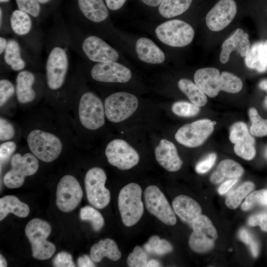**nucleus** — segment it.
I'll return each mask as SVG.
<instances>
[{
	"mask_svg": "<svg viewBox=\"0 0 267 267\" xmlns=\"http://www.w3.org/2000/svg\"><path fill=\"white\" fill-rule=\"evenodd\" d=\"M195 83L211 97L217 96L220 91L235 93L243 86L241 80L235 75L218 69L206 67L197 70L194 75Z\"/></svg>",
	"mask_w": 267,
	"mask_h": 267,
	"instance_id": "obj_1",
	"label": "nucleus"
},
{
	"mask_svg": "<svg viewBox=\"0 0 267 267\" xmlns=\"http://www.w3.org/2000/svg\"><path fill=\"white\" fill-rule=\"evenodd\" d=\"M51 230L50 225L39 218L32 219L26 224L25 232L31 245L32 256L34 258L45 260L55 253V246L46 239Z\"/></svg>",
	"mask_w": 267,
	"mask_h": 267,
	"instance_id": "obj_2",
	"label": "nucleus"
},
{
	"mask_svg": "<svg viewBox=\"0 0 267 267\" xmlns=\"http://www.w3.org/2000/svg\"><path fill=\"white\" fill-rule=\"evenodd\" d=\"M142 189L137 183L132 182L124 186L118 196V207L123 223L126 226L136 224L141 218L143 203Z\"/></svg>",
	"mask_w": 267,
	"mask_h": 267,
	"instance_id": "obj_3",
	"label": "nucleus"
},
{
	"mask_svg": "<svg viewBox=\"0 0 267 267\" xmlns=\"http://www.w3.org/2000/svg\"><path fill=\"white\" fill-rule=\"evenodd\" d=\"M27 143L32 153L39 159L44 162H50L60 155L62 144L54 134L34 130L28 134Z\"/></svg>",
	"mask_w": 267,
	"mask_h": 267,
	"instance_id": "obj_4",
	"label": "nucleus"
},
{
	"mask_svg": "<svg viewBox=\"0 0 267 267\" xmlns=\"http://www.w3.org/2000/svg\"><path fill=\"white\" fill-rule=\"evenodd\" d=\"M155 33L163 43L173 47H183L191 43L194 36L192 26L181 20L173 19L157 27Z\"/></svg>",
	"mask_w": 267,
	"mask_h": 267,
	"instance_id": "obj_5",
	"label": "nucleus"
},
{
	"mask_svg": "<svg viewBox=\"0 0 267 267\" xmlns=\"http://www.w3.org/2000/svg\"><path fill=\"white\" fill-rule=\"evenodd\" d=\"M10 164L11 169L5 174L3 182L11 189L22 186L25 177L35 174L39 168L37 158L30 153L23 156L19 153L15 154L11 157Z\"/></svg>",
	"mask_w": 267,
	"mask_h": 267,
	"instance_id": "obj_6",
	"label": "nucleus"
},
{
	"mask_svg": "<svg viewBox=\"0 0 267 267\" xmlns=\"http://www.w3.org/2000/svg\"><path fill=\"white\" fill-rule=\"evenodd\" d=\"M138 105V99L134 95L127 92H115L105 99V116L112 123H120L131 117Z\"/></svg>",
	"mask_w": 267,
	"mask_h": 267,
	"instance_id": "obj_7",
	"label": "nucleus"
},
{
	"mask_svg": "<svg viewBox=\"0 0 267 267\" xmlns=\"http://www.w3.org/2000/svg\"><path fill=\"white\" fill-rule=\"evenodd\" d=\"M107 177L104 171L99 167H93L87 172L85 185L89 202L94 207L101 209L110 201V193L105 186Z\"/></svg>",
	"mask_w": 267,
	"mask_h": 267,
	"instance_id": "obj_8",
	"label": "nucleus"
},
{
	"mask_svg": "<svg viewBox=\"0 0 267 267\" xmlns=\"http://www.w3.org/2000/svg\"><path fill=\"white\" fill-rule=\"evenodd\" d=\"M105 109L101 99L95 94L87 92L80 98L79 117L81 123L90 130H97L105 124Z\"/></svg>",
	"mask_w": 267,
	"mask_h": 267,
	"instance_id": "obj_9",
	"label": "nucleus"
},
{
	"mask_svg": "<svg viewBox=\"0 0 267 267\" xmlns=\"http://www.w3.org/2000/svg\"><path fill=\"white\" fill-rule=\"evenodd\" d=\"M193 231L189 239L190 248L197 253L212 249L218 238L217 231L210 219L201 215L191 224Z\"/></svg>",
	"mask_w": 267,
	"mask_h": 267,
	"instance_id": "obj_10",
	"label": "nucleus"
},
{
	"mask_svg": "<svg viewBox=\"0 0 267 267\" xmlns=\"http://www.w3.org/2000/svg\"><path fill=\"white\" fill-rule=\"evenodd\" d=\"M216 122L202 119L187 124L178 129L175 138L179 144L189 148L202 145L214 130Z\"/></svg>",
	"mask_w": 267,
	"mask_h": 267,
	"instance_id": "obj_11",
	"label": "nucleus"
},
{
	"mask_svg": "<svg viewBox=\"0 0 267 267\" xmlns=\"http://www.w3.org/2000/svg\"><path fill=\"white\" fill-rule=\"evenodd\" d=\"M105 154L108 163L121 170H129L139 161L136 150L126 141L115 139L107 145Z\"/></svg>",
	"mask_w": 267,
	"mask_h": 267,
	"instance_id": "obj_12",
	"label": "nucleus"
},
{
	"mask_svg": "<svg viewBox=\"0 0 267 267\" xmlns=\"http://www.w3.org/2000/svg\"><path fill=\"white\" fill-rule=\"evenodd\" d=\"M147 211L163 223L173 225L176 223L175 213L160 189L156 185L147 186L144 192Z\"/></svg>",
	"mask_w": 267,
	"mask_h": 267,
	"instance_id": "obj_13",
	"label": "nucleus"
},
{
	"mask_svg": "<svg viewBox=\"0 0 267 267\" xmlns=\"http://www.w3.org/2000/svg\"><path fill=\"white\" fill-rule=\"evenodd\" d=\"M56 194L57 207L61 211L67 213L77 207L82 199L83 192L77 179L67 175L59 181Z\"/></svg>",
	"mask_w": 267,
	"mask_h": 267,
	"instance_id": "obj_14",
	"label": "nucleus"
},
{
	"mask_svg": "<svg viewBox=\"0 0 267 267\" xmlns=\"http://www.w3.org/2000/svg\"><path fill=\"white\" fill-rule=\"evenodd\" d=\"M69 61L65 51L54 47L48 55L46 63V77L48 88L56 90L63 85L67 72Z\"/></svg>",
	"mask_w": 267,
	"mask_h": 267,
	"instance_id": "obj_15",
	"label": "nucleus"
},
{
	"mask_svg": "<svg viewBox=\"0 0 267 267\" xmlns=\"http://www.w3.org/2000/svg\"><path fill=\"white\" fill-rule=\"evenodd\" d=\"M236 12L234 0H220L207 13L206 25L211 31H221L231 22Z\"/></svg>",
	"mask_w": 267,
	"mask_h": 267,
	"instance_id": "obj_16",
	"label": "nucleus"
},
{
	"mask_svg": "<svg viewBox=\"0 0 267 267\" xmlns=\"http://www.w3.org/2000/svg\"><path fill=\"white\" fill-rule=\"evenodd\" d=\"M91 76L98 82L124 83L131 80L132 74L125 65L112 61L94 65L91 70Z\"/></svg>",
	"mask_w": 267,
	"mask_h": 267,
	"instance_id": "obj_17",
	"label": "nucleus"
},
{
	"mask_svg": "<svg viewBox=\"0 0 267 267\" xmlns=\"http://www.w3.org/2000/svg\"><path fill=\"white\" fill-rule=\"evenodd\" d=\"M82 49L88 58L93 62L106 63L116 61L117 51L101 38L90 36L85 39Z\"/></svg>",
	"mask_w": 267,
	"mask_h": 267,
	"instance_id": "obj_18",
	"label": "nucleus"
},
{
	"mask_svg": "<svg viewBox=\"0 0 267 267\" xmlns=\"http://www.w3.org/2000/svg\"><path fill=\"white\" fill-rule=\"evenodd\" d=\"M155 156L158 163L169 172H176L181 167L183 162L177 149L171 141L162 139L155 148Z\"/></svg>",
	"mask_w": 267,
	"mask_h": 267,
	"instance_id": "obj_19",
	"label": "nucleus"
},
{
	"mask_svg": "<svg viewBox=\"0 0 267 267\" xmlns=\"http://www.w3.org/2000/svg\"><path fill=\"white\" fill-rule=\"evenodd\" d=\"M249 36L242 29H236L234 33L224 41L222 45L220 60L225 64L229 60L232 51H237L242 57H245L250 49Z\"/></svg>",
	"mask_w": 267,
	"mask_h": 267,
	"instance_id": "obj_20",
	"label": "nucleus"
},
{
	"mask_svg": "<svg viewBox=\"0 0 267 267\" xmlns=\"http://www.w3.org/2000/svg\"><path fill=\"white\" fill-rule=\"evenodd\" d=\"M173 210L184 222L190 225L201 215L200 205L191 197L180 195L173 201Z\"/></svg>",
	"mask_w": 267,
	"mask_h": 267,
	"instance_id": "obj_21",
	"label": "nucleus"
},
{
	"mask_svg": "<svg viewBox=\"0 0 267 267\" xmlns=\"http://www.w3.org/2000/svg\"><path fill=\"white\" fill-rule=\"evenodd\" d=\"M135 51L138 57L149 64H161L165 60L163 51L150 39L141 37L135 43Z\"/></svg>",
	"mask_w": 267,
	"mask_h": 267,
	"instance_id": "obj_22",
	"label": "nucleus"
},
{
	"mask_svg": "<svg viewBox=\"0 0 267 267\" xmlns=\"http://www.w3.org/2000/svg\"><path fill=\"white\" fill-rule=\"evenodd\" d=\"M35 82L34 74L27 70L18 73L16 78V92L19 102L25 104L34 100L36 92L32 88Z\"/></svg>",
	"mask_w": 267,
	"mask_h": 267,
	"instance_id": "obj_23",
	"label": "nucleus"
},
{
	"mask_svg": "<svg viewBox=\"0 0 267 267\" xmlns=\"http://www.w3.org/2000/svg\"><path fill=\"white\" fill-rule=\"evenodd\" d=\"M90 256L94 262H99L104 257L116 261L121 258V253L114 240L106 238L91 246Z\"/></svg>",
	"mask_w": 267,
	"mask_h": 267,
	"instance_id": "obj_24",
	"label": "nucleus"
},
{
	"mask_svg": "<svg viewBox=\"0 0 267 267\" xmlns=\"http://www.w3.org/2000/svg\"><path fill=\"white\" fill-rule=\"evenodd\" d=\"M79 7L83 15L94 22L105 20L108 11L103 0H78Z\"/></svg>",
	"mask_w": 267,
	"mask_h": 267,
	"instance_id": "obj_25",
	"label": "nucleus"
},
{
	"mask_svg": "<svg viewBox=\"0 0 267 267\" xmlns=\"http://www.w3.org/2000/svg\"><path fill=\"white\" fill-rule=\"evenodd\" d=\"M244 173V169L235 161L225 159L221 161L217 170L210 177L211 181L217 184L222 181L224 178L238 179Z\"/></svg>",
	"mask_w": 267,
	"mask_h": 267,
	"instance_id": "obj_26",
	"label": "nucleus"
},
{
	"mask_svg": "<svg viewBox=\"0 0 267 267\" xmlns=\"http://www.w3.org/2000/svg\"><path fill=\"white\" fill-rule=\"evenodd\" d=\"M29 212L28 205L14 195H6L0 199V221L9 213H12L19 218H25L28 216Z\"/></svg>",
	"mask_w": 267,
	"mask_h": 267,
	"instance_id": "obj_27",
	"label": "nucleus"
},
{
	"mask_svg": "<svg viewBox=\"0 0 267 267\" xmlns=\"http://www.w3.org/2000/svg\"><path fill=\"white\" fill-rule=\"evenodd\" d=\"M245 62L247 67L262 73L267 70V57L264 43H255L249 49L245 57Z\"/></svg>",
	"mask_w": 267,
	"mask_h": 267,
	"instance_id": "obj_28",
	"label": "nucleus"
},
{
	"mask_svg": "<svg viewBox=\"0 0 267 267\" xmlns=\"http://www.w3.org/2000/svg\"><path fill=\"white\" fill-rule=\"evenodd\" d=\"M178 86L179 89L194 104L199 107L206 104L207 102L206 94L195 83L187 79L182 78L178 81Z\"/></svg>",
	"mask_w": 267,
	"mask_h": 267,
	"instance_id": "obj_29",
	"label": "nucleus"
},
{
	"mask_svg": "<svg viewBox=\"0 0 267 267\" xmlns=\"http://www.w3.org/2000/svg\"><path fill=\"white\" fill-rule=\"evenodd\" d=\"M192 0H163L158 11L165 18H172L182 14L190 7Z\"/></svg>",
	"mask_w": 267,
	"mask_h": 267,
	"instance_id": "obj_30",
	"label": "nucleus"
},
{
	"mask_svg": "<svg viewBox=\"0 0 267 267\" xmlns=\"http://www.w3.org/2000/svg\"><path fill=\"white\" fill-rule=\"evenodd\" d=\"M5 63L14 71H20L25 66V62L22 58L19 44L15 40H11L7 44L4 55Z\"/></svg>",
	"mask_w": 267,
	"mask_h": 267,
	"instance_id": "obj_31",
	"label": "nucleus"
},
{
	"mask_svg": "<svg viewBox=\"0 0 267 267\" xmlns=\"http://www.w3.org/2000/svg\"><path fill=\"white\" fill-rule=\"evenodd\" d=\"M11 27L17 35L23 36L27 34L32 27V21L29 14L17 9L13 11L11 15Z\"/></svg>",
	"mask_w": 267,
	"mask_h": 267,
	"instance_id": "obj_32",
	"label": "nucleus"
},
{
	"mask_svg": "<svg viewBox=\"0 0 267 267\" xmlns=\"http://www.w3.org/2000/svg\"><path fill=\"white\" fill-rule=\"evenodd\" d=\"M255 184L251 181H247L240 185L231 192L225 200V205L229 209L237 208L242 200L254 189Z\"/></svg>",
	"mask_w": 267,
	"mask_h": 267,
	"instance_id": "obj_33",
	"label": "nucleus"
},
{
	"mask_svg": "<svg viewBox=\"0 0 267 267\" xmlns=\"http://www.w3.org/2000/svg\"><path fill=\"white\" fill-rule=\"evenodd\" d=\"M229 139L234 144H255L254 138L250 134L246 125L242 122L235 123L231 128Z\"/></svg>",
	"mask_w": 267,
	"mask_h": 267,
	"instance_id": "obj_34",
	"label": "nucleus"
},
{
	"mask_svg": "<svg viewBox=\"0 0 267 267\" xmlns=\"http://www.w3.org/2000/svg\"><path fill=\"white\" fill-rule=\"evenodd\" d=\"M80 218L83 221L89 222L95 231H99L104 224V220L100 213L89 206L81 209Z\"/></svg>",
	"mask_w": 267,
	"mask_h": 267,
	"instance_id": "obj_35",
	"label": "nucleus"
},
{
	"mask_svg": "<svg viewBox=\"0 0 267 267\" xmlns=\"http://www.w3.org/2000/svg\"><path fill=\"white\" fill-rule=\"evenodd\" d=\"M249 115L252 124L250 128V133L256 136L267 135V119H263L255 108L249 110Z\"/></svg>",
	"mask_w": 267,
	"mask_h": 267,
	"instance_id": "obj_36",
	"label": "nucleus"
},
{
	"mask_svg": "<svg viewBox=\"0 0 267 267\" xmlns=\"http://www.w3.org/2000/svg\"><path fill=\"white\" fill-rule=\"evenodd\" d=\"M257 204L267 205V190L254 191L246 198L241 205L243 211H248Z\"/></svg>",
	"mask_w": 267,
	"mask_h": 267,
	"instance_id": "obj_37",
	"label": "nucleus"
},
{
	"mask_svg": "<svg viewBox=\"0 0 267 267\" xmlns=\"http://www.w3.org/2000/svg\"><path fill=\"white\" fill-rule=\"evenodd\" d=\"M172 110L177 116L189 117L196 115L200 111V108L192 103L178 101L173 104Z\"/></svg>",
	"mask_w": 267,
	"mask_h": 267,
	"instance_id": "obj_38",
	"label": "nucleus"
},
{
	"mask_svg": "<svg viewBox=\"0 0 267 267\" xmlns=\"http://www.w3.org/2000/svg\"><path fill=\"white\" fill-rule=\"evenodd\" d=\"M146 253L139 246H135L127 259V264L130 267H146L147 264Z\"/></svg>",
	"mask_w": 267,
	"mask_h": 267,
	"instance_id": "obj_39",
	"label": "nucleus"
},
{
	"mask_svg": "<svg viewBox=\"0 0 267 267\" xmlns=\"http://www.w3.org/2000/svg\"><path fill=\"white\" fill-rule=\"evenodd\" d=\"M18 9L31 16L38 17L40 13L41 7L37 0H15Z\"/></svg>",
	"mask_w": 267,
	"mask_h": 267,
	"instance_id": "obj_40",
	"label": "nucleus"
},
{
	"mask_svg": "<svg viewBox=\"0 0 267 267\" xmlns=\"http://www.w3.org/2000/svg\"><path fill=\"white\" fill-rule=\"evenodd\" d=\"M234 151L237 155L246 160L252 159L256 154L254 144L250 143L235 144Z\"/></svg>",
	"mask_w": 267,
	"mask_h": 267,
	"instance_id": "obj_41",
	"label": "nucleus"
},
{
	"mask_svg": "<svg viewBox=\"0 0 267 267\" xmlns=\"http://www.w3.org/2000/svg\"><path fill=\"white\" fill-rule=\"evenodd\" d=\"M13 84L9 80L2 79L0 81V106H2L14 93Z\"/></svg>",
	"mask_w": 267,
	"mask_h": 267,
	"instance_id": "obj_42",
	"label": "nucleus"
},
{
	"mask_svg": "<svg viewBox=\"0 0 267 267\" xmlns=\"http://www.w3.org/2000/svg\"><path fill=\"white\" fill-rule=\"evenodd\" d=\"M53 265L56 267H75L72 255L64 251L58 253L53 259Z\"/></svg>",
	"mask_w": 267,
	"mask_h": 267,
	"instance_id": "obj_43",
	"label": "nucleus"
},
{
	"mask_svg": "<svg viewBox=\"0 0 267 267\" xmlns=\"http://www.w3.org/2000/svg\"><path fill=\"white\" fill-rule=\"evenodd\" d=\"M15 134L13 125L5 119L0 118V140L6 141L12 138Z\"/></svg>",
	"mask_w": 267,
	"mask_h": 267,
	"instance_id": "obj_44",
	"label": "nucleus"
},
{
	"mask_svg": "<svg viewBox=\"0 0 267 267\" xmlns=\"http://www.w3.org/2000/svg\"><path fill=\"white\" fill-rule=\"evenodd\" d=\"M16 148V144L13 141L2 143L0 145V160L1 164L6 162L13 154Z\"/></svg>",
	"mask_w": 267,
	"mask_h": 267,
	"instance_id": "obj_45",
	"label": "nucleus"
},
{
	"mask_svg": "<svg viewBox=\"0 0 267 267\" xmlns=\"http://www.w3.org/2000/svg\"><path fill=\"white\" fill-rule=\"evenodd\" d=\"M217 156L215 153L209 154L206 158L199 162L196 166L195 170L198 174H205L212 167L214 164Z\"/></svg>",
	"mask_w": 267,
	"mask_h": 267,
	"instance_id": "obj_46",
	"label": "nucleus"
},
{
	"mask_svg": "<svg viewBox=\"0 0 267 267\" xmlns=\"http://www.w3.org/2000/svg\"><path fill=\"white\" fill-rule=\"evenodd\" d=\"M249 225H259L264 231L267 232V213H261L251 216L248 221Z\"/></svg>",
	"mask_w": 267,
	"mask_h": 267,
	"instance_id": "obj_47",
	"label": "nucleus"
},
{
	"mask_svg": "<svg viewBox=\"0 0 267 267\" xmlns=\"http://www.w3.org/2000/svg\"><path fill=\"white\" fill-rule=\"evenodd\" d=\"M173 250L172 245L166 240L160 239L156 246L154 254L164 255L171 252Z\"/></svg>",
	"mask_w": 267,
	"mask_h": 267,
	"instance_id": "obj_48",
	"label": "nucleus"
},
{
	"mask_svg": "<svg viewBox=\"0 0 267 267\" xmlns=\"http://www.w3.org/2000/svg\"><path fill=\"white\" fill-rule=\"evenodd\" d=\"M160 239V237L157 235L150 237L143 246L145 251L149 254H154L156 246Z\"/></svg>",
	"mask_w": 267,
	"mask_h": 267,
	"instance_id": "obj_49",
	"label": "nucleus"
},
{
	"mask_svg": "<svg viewBox=\"0 0 267 267\" xmlns=\"http://www.w3.org/2000/svg\"><path fill=\"white\" fill-rule=\"evenodd\" d=\"M90 256L88 255H83L77 259V265L79 267H93L95 264Z\"/></svg>",
	"mask_w": 267,
	"mask_h": 267,
	"instance_id": "obj_50",
	"label": "nucleus"
},
{
	"mask_svg": "<svg viewBox=\"0 0 267 267\" xmlns=\"http://www.w3.org/2000/svg\"><path fill=\"white\" fill-rule=\"evenodd\" d=\"M239 236L242 242L249 246L255 240L252 235L245 228L240 229L239 232Z\"/></svg>",
	"mask_w": 267,
	"mask_h": 267,
	"instance_id": "obj_51",
	"label": "nucleus"
},
{
	"mask_svg": "<svg viewBox=\"0 0 267 267\" xmlns=\"http://www.w3.org/2000/svg\"><path fill=\"white\" fill-rule=\"evenodd\" d=\"M237 179H229L224 182L219 188L218 192L220 195L225 194L237 182Z\"/></svg>",
	"mask_w": 267,
	"mask_h": 267,
	"instance_id": "obj_52",
	"label": "nucleus"
},
{
	"mask_svg": "<svg viewBox=\"0 0 267 267\" xmlns=\"http://www.w3.org/2000/svg\"><path fill=\"white\" fill-rule=\"evenodd\" d=\"M127 0H105L107 6L112 10H117L121 8Z\"/></svg>",
	"mask_w": 267,
	"mask_h": 267,
	"instance_id": "obj_53",
	"label": "nucleus"
},
{
	"mask_svg": "<svg viewBox=\"0 0 267 267\" xmlns=\"http://www.w3.org/2000/svg\"><path fill=\"white\" fill-rule=\"evenodd\" d=\"M163 0H141L145 4L151 6L156 7L160 4Z\"/></svg>",
	"mask_w": 267,
	"mask_h": 267,
	"instance_id": "obj_54",
	"label": "nucleus"
},
{
	"mask_svg": "<svg viewBox=\"0 0 267 267\" xmlns=\"http://www.w3.org/2000/svg\"><path fill=\"white\" fill-rule=\"evenodd\" d=\"M259 87L262 89L267 91V79H265L261 81L259 83ZM264 103L265 106L267 108V96H266Z\"/></svg>",
	"mask_w": 267,
	"mask_h": 267,
	"instance_id": "obj_55",
	"label": "nucleus"
},
{
	"mask_svg": "<svg viewBox=\"0 0 267 267\" xmlns=\"http://www.w3.org/2000/svg\"><path fill=\"white\" fill-rule=\"evenodd\" d=\"M6 40L3 37H0V53L1 54L5 49L7 45Z\"/></svg>",
	"mask_w": 267,
	"mask_h": 267,
	"instance_id": "obj_56",
	"label": "nucleus"
},
{
	"mask_svg": "<svg viewBox=\"0 0 267 267\" xmlns=\"http://www.w3.org/2000/svg\"><path fill=\"white\" fill-rule=\"evenodd\" d=\"M160 264L155 260H151L147 262V267H160Z\"/></svg>",
	"mask_w": 267,
	"mask_h": 267,
	"instance_id": "obj_57",
	"label": "nucleus"
},
{
	"mask_svg": "<svg viewBox=\"0 0 267 267\" xmlns=\"http://www.w3.org/2000/svg\"><path fill=\"white\" fill-rule=\"evenodd\" d=\"M7 264L6 260L2 255L1 254H0V267H7Z\"/></svg>",
	"mask_w": 267,
	"mask_h": 267,
	"instance_id": "obj_58",
	"label": "nucleus"
},
{
	"mask_svg": "<svg viewBox=\"0 0 267 267\" xmlns=\"http://www.w3.org/2000/svg\"><path fill=\"white\" fill-rule=\"evenodd\" d=\"M2 10L1 8H0V27L1 26L2 24Z\"/></svg>",
	"mask_w": 267,
	"mask_h": 267,
	"instance_id": "obj_59",
	"label": "nucleus"
},
{
	"mask_svg": "<svg viewBox=\"0 0 267 267\" xmlns=\"http://www.w3.org/2000/svg\"><path fill=\"white\" fill-rule=\"evenodd\" d=\"M39 3H46L49 2L50 0H37Z\"/></svg>",
	"mask_w": 267,
	"mask_h": 267,
	"instance_id": "obj_60",
	"label": "nucleus"
},
{
	"mask_svg": "<svg viewBox=\"0 0 267 267\" xmlns=\"http://www.w3.org/2000/svg\"><path fill=\"white\" fill-rule=\"evenodd\" d=\"M264 45H265L266 53V55L267 57V40L264 43Z\"/></svg>",
	"mask_w": 267,
	"mask_h": 267,
	"instance_id": "obj_61",
	"label": "nucleus"
},
{
	"mask_svg": "<svg viewBox=\"0 0 267 267\" xmlns=\"http://www.w3.org/2000/svg\"><path fill=\"white\" fill-rule=\"evenodd\" d=\"M9 0H0V2H7L9 1Z\"/></svg>",
	"mask_w": 267,
	"mask_h": 267,
	"instance_id": "obj_62",
	"label": "nucleus"
},
{
	"mask_svg": "<svg viewBox=\"0 0 267 267\" xmlns=\"http://www.w3.org/2000/svg\"><path fill=\"white\" fill-rule=\"evenodd\" d=\"M265 156L267 158V148L266 152H265Z\"/></svg>",
	"mask_w": 267,
	"mask_h": 267,
	"instance_id": "obj_63",
	"label": "nucleus"
}]
</instances>
